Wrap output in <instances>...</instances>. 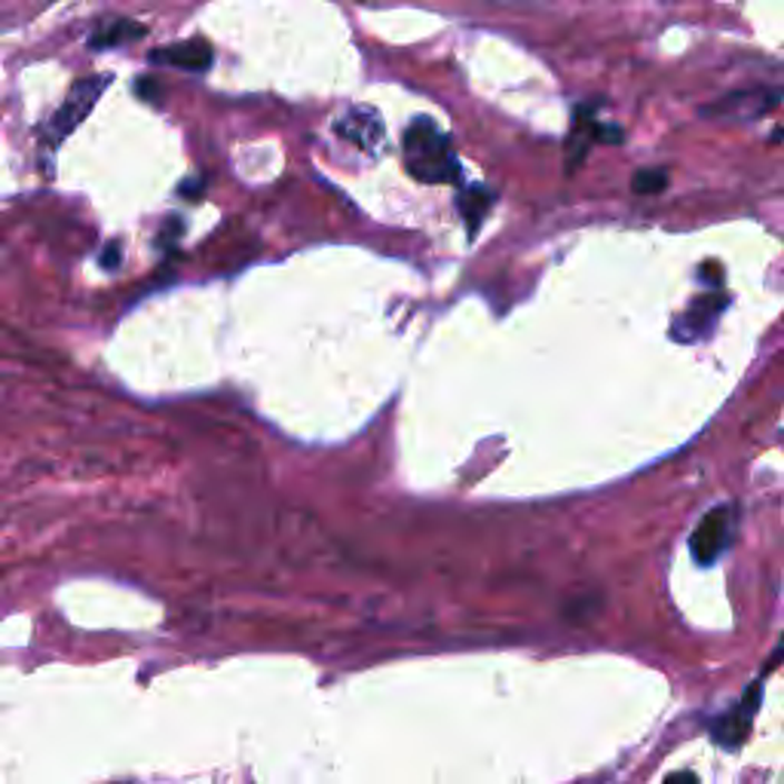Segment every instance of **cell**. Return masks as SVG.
<instances>
[{
    "label": "cell",
    "mask_w": 784,
    "mask_h": 784,
    "mask_svg": "<svg viewBox=\"0 0 784 784\" xmlns=\"http://www.w3.org/2000/svg\"><path fill=\"white\" fill-rule=\"evenodd\" d=\"M404 163L416 182L444 184L460 178V163L453 157L451 138L429 117H416L404 129Z\"/></svg>",
    "instance_id": "1"
},
{
    "label": "cell",
    "mask_w": 784,
    "mask_h": 784,
    "mask_svg": "<svg viewBox=\"0 0 784 784\" xmlns=\"http://www.w3.org/2000/svg\"><path fill=\"white\" fill-rule=\"evenodd\" d=\"M110 84L108 74H96V77H86V80H77L71 86L68 98L61 101V108L52 114V120L47 126V135L52 141H61L80 126V122L89 117V110L96 108V101L105 92V86Z\"/></svg>",
    "instance_id": "2"
},
{
    "label": "cell",
    "mask_w": 784,
    "mask_h": 784,
    "mask_svg": "<svg viewBox=\"0 0 784 784\" xmlns=\"http://www.w3.org/2000/svg\"><path fill=\"white\" fill-rule=\"evenodd\" d=\"M735 533V509L733 506H717L710 509L689 537V555L693 561L708 567V564L721 561L723 551L733 546Z\"/></svg>",
    "instance_id": "3"
},
{
    "label": "cell",
    "mask_w": 784,
    "mask_h": 784,
    "mask_svg": "<svg viewBox=\"0 0 784 784\" xmlns=\"http://www.w3.org/2000/svg\"><path fill=\"white\" fill-rule=\"evenodd\" d=\"M759 702H763V680H754L738 708L726 710L723 717L710 721V738L721 747H726V751H735V747L745 745L747 735H751L754 714L759 710Z\"/></svg>",
    "instance_id": "4"
},
{
    "label": "cell",
    "mask_w": 784,
    "mask_h": 784,
    "mask_svg": "<svg viewBox=\"0 0 784 784\" xmlns=\"http://www.w3.org/2000/svg\"><path fill=\"white\" fill-rule=\"evenodd\" d=\"M726 304H729L726 294H702V297H696L680 316L674 318L672 337L680 343H696L702 337H708L710 329L717 325V318L723 316Z\"/></svg>",
    "instance_id": "5"
},
{
    "label": "cell",
    "mask_w": 784,
    "mask_h": 784,
    "mask_svg": "<svg viewBox=\"0 0 784 784\" xmlns=\"http://www.w3.org/2000/svg\"><path fill=\"white\" fill-rule=\"evenodd\" d=\"M334 133L341 135L343 141L362 147L365 154H378L383 141V120L374 108H350L343 117H337Z\"/></svg>",
    "instance_id": "6"
},
{
    "label": "cell",
    "mask_w": 784,
    "mask_h": 784,
    "mask_svg": "<svg viewBox=\"0 0 784 784\" xmlns=\"http://www.w3.org/2000/svg\"><path fill=\"white\" fill-rule=\"evenodd\" d=\"M150 59L157 65H171V68H184V71H206L212 65V47L203 37L184 40V43H171V47L154 49Z\"/></svg>",
    "instance_id": "7"
},
{
    "label": "cell",
    "mask_w": 784,
    "mask_h": 784,
    "mask_svg": "<svg viewBox=\"0 0 784 784\" xmlns=\"http://www.w3.org/2000/svg\"><path fill=\"white\" fill-rule=\"evenodd\" d=\"M493 199H497V194H493L490 187H484V184H469V187L460 190L457 206H460V215H463L469 236H476L481 220L488 218V208L493 206Z\"/></svg>",
    "instance_id": "8"
},
{
    "label": "cell",
    "mask_w": 784,
    "mask_h": 784,
    "mask_svg": "<svg viewBox=\"0 0 784 784\" xmlns=\"http://www.w3.org/2000/svg\"><path fill=\"white\" fill-rule=\"evenodd\" d=\"M141 35H145V24L133 22V19H110V22L98 24L89 43H92V49H108L129 43V40H138Z\"/></svg>",
    "instance_id": "9"
},
{
    "label": "cell",
    "mask_w": 784,
    "mask_h": 784,
    "mask_svg": "<svg viewBox=\"0 0 784 784\" xmlns=\"http://www.w3.org/2000/svg\"><path fill=\"white\" fill-rule=\"evenodd\" d=\"M665 184H668V175L661 169H640L635 178H631L635 194H661Z\"/></svg>",
    "instance_id": "10"
},
{
    "label": "cell",
    "mask_w": 784,
    "mask_h": 784,
    "mask_svg": "<svg viewBox=\"0 0 784 784\" xmlns=\"http://www.w3.org/2000/svg\"><path fill=\"white\" fill-rule=\"evenodd\" d=\"M101 267L105 270H117L120 267V243H110L105 252H101Z\"/></svg>",
    "instance_id": "11"
},
{
    "label": "cell",
    "mask_w": 784,
    "mask_h": 784,
    "mask_svg": "<svg viewBox=\"0 0 784 784\" xmlns=\"http://www.w3.org/2000/svg\"><path fill=\"white\" fill-rule=\"evenodd\" d=\"M665 784H698V778L693 772H674V775L665 778Z\"/></svg>",
    "instance_id": "12"
},
{
    "label": "cell",
    "mask_w": 784,
    "mask_h": 784,
    "mask_svg": "<svg viewBox=\"0 0 784 784\" xmlns=\"http://www.w3.org/2000/svg\"><path fill=\"white\" fill-rule=\"evenodd\" d=\"M178 194H182V196H199V194H203V182H199V178H196V182H194V178H187Z\"/></svg>",
    "instance_id": "13"
}]
</instances>
